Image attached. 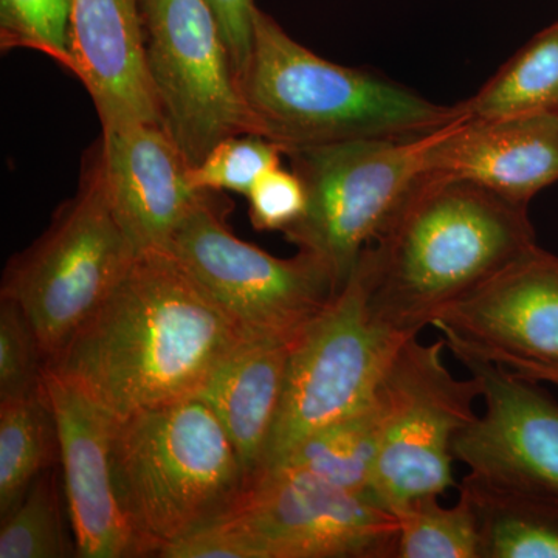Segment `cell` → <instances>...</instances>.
Wrapping results in <instances>:
<instances>
[{
	"label": "cell",
	"instance_id": "obj_1",
	"mask_svg": "<svg viewBox=\"0 0 558 558\" xmlns=\"http://www.w3.org/2000/svg\"><path fill=\"white\" fill-rule=\"evenodd\" d=\"M242 340L179 260L154 250L138 255L47 366L124 418L196 399Z\"/></svg>",
	"mask_w": 558,
	"mask_h": 558
},
{
	"label": "cell",
	"instance_id": "obj_2",
	"mask_svg": "<svg viewBox=\"0 0 558 558\" xmlns=\"http://www.w3.org/2000/svg\"><path fill=\"white\" fill-rule=\"evenodd\" d=\"M535 245L526 205L424 175L360 256L369 317L399 339L418 337Z\"/></svg>",
	"mask_w": 558,
	"mask_h": 558
},
{
	"label": "cell",
	"instance_id": "obj_3",
	"mask_svg": "<svg viewBox=\"0 0 558 558\" xmlns=\"http://www.w3.org/2000/svg\"><path fill=\"white\" fill-rule=\"evenodd\" d=\"M253 134L290 150L432 134L464 113L368 70L325 60L256 7L241 78Z\"/></svg>",
	"mask_w": 558,
	"mask_h": 558
},
{
	"label": "cell",
	"instance_id": "obj_4",
	"mask_svg": "<svg viewBox=\"0 0 558 558\" xmlns=\"http://www.w3.org/2000/svg\"><path fill=\"white\" fill-rule=\"evenodd\" d=\"M112 473L142 557L222 519L248 488L229 435L199 399L117 417Z\"/></svg>",
	"mask_w": 558,
	"mask_h": 558
},
{
	"label": "cell",
	"instance_id": "obj_5",
	"mask_svg": "<svg viewBox=\"0 0 558 558\" xmlns=\"http://www.w3.org/2000/svg\"><path fill=\"white\" fill-rule=\"evenodd\" d=\"M137 258L110 205L97 142L84 156L75 196L58 208L39 240L7 264L0 296L24 311L51 359Z\"/></svg>",
	"mask_w": 558,
	"mask_h": 558
},
{
	"label": "cell",
	"instance_id": "obj_6",
	"mask_svg": "<svg viewBox=\"0 0 558 558\" xmlns=\"http://www.w3.org/2000/svg\"><path fill=\"white\" fill-rule=\"evenodd\" d=\"M439 131L290 150L286 157L306 186L307 205L286 240L322 259L343 289L363 250L424 178Z\"/></svg>",
	"mask_w": 558,
	"mask_h": 558
},
{
	"label": "cell",
	"instance_id": "obj_7",
	"mask_svg": "<svg viewBox=\"0 0 558 558\" xmlns=\"http://www.w3.org/2000/svg\"><path fill=\"white\" fill-rule=\"evenodd\" d=\"M205 191L167 252L207 290L247 340L295 341L340 292L311 253L277 258L227 226V204Z\"/></svg>",
	"mask_w": 558,
	"mask_h": 558
},
{
	"label": "cell",
	"instance_id": "obj_8",
	"mask_svg": "<svg viewBox=\"0 0 558 558\" xmlns=\"http://www.w3.org/2000/svg\"><path fill=\"white\" fill-rule=\"evenodd\" d=\"M446 340L407 339L377 387L384 435L371 497L391 510L457 486L453 444L478 414L480 380L457 379L444 363Z\"/></svg>",
	"mask_w": 558,
	"mask_h": 558
},
{
	"label": "cell",
	"instance_id": "obj_9",
	"mask_svg": "<svg viewBox=\"0 0 558 558\" xmlns=\"http://www.w3.org/2000/svg\"><path fill=\"white\" fill-rule=\"evenodd\" d=\"M405 340L371 319L365 284L355 267L336 299L293 341L263 475L312 433L373 398Z\"/></svg>",
	"mask_w": 558,
	"mask_h": 558
},
{
	"label": "cell",
	"instance_id": "obj_10",
	"mask_svg": "<svg viewBox=\"0 0 558 558\" xmlns=\"http://www.w3.org/2000/svg\"><path fill=\"white\" fill-rule=\"evenodd\" d=\"M161 124L199 165L223 138L252 132L240 78L207 0H138Z\"/></svg>",
	"mask_w": 558,
	"mask_h": 558
},
{
	"label": "cell",
	"instance_id": "obj_11",
	"mask_svg": "<svg viewBox=\"0 0 558 558\" xmlns=\"http://www.w3.org/2000/svg\"><path fill=\"white\" fill-rule=\"evenodd\" d=\"M215 523L247 558H396L398 548L391 510L289 468L264 473Z\"/></svg>",
	"mask_w": 558,
	"mask_h": 558
},
{
	"label": "cell",
	"instance_id": "obj_12",
	"mask_svg": "<svg viewBox=\"0 0 558 558\" xmlns=\"http://www.w3.org/2000/svg\"><path fill=\"white\" fill-rule=\"evenodd\" d=\"M440 337L483 388L484 413L454 439V459L484 478L558 495L557 400L538 381Z\"/></svg>",
	"mask_w": 558,
	"mask_h": 558
},
{
	"label": "cell",
	"instance_id": "obj_13",
	"mask_svg": "<svg viewBox=\"0 0 558 558\" xmlns=\"http://www.w3.org/2000/svg\"><path fill=\"white\" fill-rule=\"evenodd\" d=\"M44 389L57 422L76 556L142 557L113 484L112 439L117 417L49 366L44 371Z\"/></svg>",
	"mask_w": 558,
	"mask_h": 558
},
{
	"label": "cell",
	"instance_id": "obj_14",
	"mask_svg": "<svg viewBox=\"0 0 558 558\" xmlns=\"http://www.w3.org/2000/svg\"><path fill=\"white\" fill-rule=\"evenodd\" d=\"M481 355L558 368V256L535 245L435 322Z\"/></svg>",
	"mask_w": 558,
	"mask_h": 558
},
{
	"label": "cell",
	"instance_id": "obj_15",
	"mask_svg": "<svg viewBox=\"0 0 558 558\" xmlns=\"http://www.w3.org/2000/svg\"><path fill=\"white\" fill-rule=\"evenodd\" d=\"M425 178L473 183L529 207L558 182V112L476 119L464 110L440 128Z\"/></svg>",
	"mask_w": 558,
	"mask_h": 558
},
{
	"label": "cell",
	"instance_id": "obj_16",
	"mask_svg": "<svg viewBox=\"0 0 558 558\" xmlns=\"http://www.w3.org/2000/svg\"><path fill=\"white\" fill-rule=\"evenodd\" d=\"M98 142L110 205L138 255L167 250L205 193L185 154L161 124L102 131Z\"/></svg>",
	"mask_w": 558,
	"mask_h": 558
},
{
	"label": "cell",
	"instance_id": "obj_17",
	"mask_svg": "<svg viewBox=\"0 0 558 558\" xmlns=\"http://www.w3.org/2000/svg\"><path fill=\"white\" fill-rule=\"evenodd\" d=\"M69 46L70 73L89 94L102 131L161 124L138 0H72Z\"/></svg>",
	"mask_w": 558,
	"mask_h": 558
},
{
	"label": "cell",
	"instance_id": "obj_18",
	"mask_svg": "<svg viewBox=\"0 0 558 558\" xmlns=\"http://www.w3.org/2000/svg\"><path fill=\"white\" fill-rule=\"evenodd\" d=\"M293 341L242 340L213 371L196 399L219 418L248 487L263 475Z\"/></svg>",
	"mask_w": 558,
	"mask_h": 558
},
{
	"label": "cell",
	"instance_id": "obj_19",
	"mask_svg": "<svg viewBox=\"0 0 558 558\" xmlns=\"http://www.w3.org/2000/svg\"><path fill=\"white\" fill-rule=\"evenodd\" d=\"M475 510L481 558H558V495L469 472L459 484Z\"/></svg>",
	"mask_w": 558,
	"mask_h": 558
},
{
	"label": "cell",
	"instance_id": "obj_20",
	"mask_svg": "<svg viewBox=\"0 0 558 558\" xmlns=\"http://www.w3.org/2000/svg\"><path fill=\"white\" fill-rule=\"evenodd\" d=\"M381 435L384 407L376 389L357 410L307 436L275 469L304 470L333 486L371 495Z\"/></svg>",
	"mask_w": 558,
	"mask_h": 558
},
{
	"label": "cell",
	"instance_id": "obj_21",
	"mask_svg": "<svg viewBox=\"0 0 558 558\" xmlns=\"http://www.w3.org/2000/svg\"><path fill=\"white\" fill-rule=\"evenodd\" d=\"M60 461L57 422L46 389L0 400V513L16 508L35 480Z\"/></svg>",
	"mask_w": 558,
	"mask_h": 558
},
{
	"label": "cell",
	"instance_id": "obj_22",
	"mask_svg": "<svg viewBox=\"0 0 558 558\" xmlns=\"http://www.w3.org/2000/svg\"><path fill=\"white\" fill-rule=\"evenodd\" d=\"M461 105L476 119L558 112V22L529 40Z\"/></svg>",
	"mask_w": 558,
	"mask_h": 558
},
{
	"label": "cell",
	"instance_id": "obj_23",
	"mask_svg": "<svg viewBox=\"0 0 558 558\" xmlns=\"http://www.w3.org/2000/svg\"><path fill=\"white\" fill-rule=\"evenodd\" d=\"M399 520L396 558H481L475 510L459 494L444 508L439 495L413 499L395 510Z\"/></svg>",
	"mask_w": 558,
	"mask_h": 558
},
{
	"label": "cell",
	"instance_id": "obj_24",
	"mask_svg": "<svg viewBox=\"0 0 558 558\" xmlns=\"http://www.w3.org/2000/svg\"><path fill=\"white\" fill-rule=\"evenodd\" d=\"M69 554L57 480L47 470L3 517L0 558H62Z\"/></svg>",
	"mask_w": 558,
	"mask_h": 558
},
{
	"label": "cell",
	"instance_id": "obj_25",
	"mask_svg": "<svg viewBox=\"0 0 558 558\" xmlns=\"http://www.w3.org/2000/svg\"><path fill=\"white\" fill-rule=\"evenodd\" d=\"M282 156L284 149L264 135L253 132L230 135L191 168V182L199 191H230L247 197L266 172L281 167Z\"/></svg>",
	"mask_w": 558,
	"mask_h": 558
},
{
	"label": "cell",
	"instance_id": "obj_26",
	"mask_svg": "<svg viewBox=\"0 0 558 558\" xmlns=\"http://www.w3.org/2000/svg\"><path fill=\"white\" fill-rule=\"evenodd\" d=\"M72 0H0V47L35 50L72 70Z\"/></svg>",
	"mask_w": 558,
	"mask_h": 558
},
{
	"label": "cell",
	"instance_id": "obj_27",
	"mask_svg": "<svg viewBox=\"0 0 558 558\" xmlns=\"http://www.w3.org/2000/svg\"><path fill=\"white\" fill-rule=\"evenodd\" d=\"M46 351L14 301L0 300V400L21 399L43 389Z\"/></svg>",
	"mask_w": 558,
	"mask_h": 558
},
{
	"label": "cell",
	"instance_id": "obj_28",
	"mask_svg": "<svg viewBox=\"0 0 558 558\" xmlns=\"http://www.w3.org/2000/svg\"><path fill=\"white\" fill-rule=\"evenodd\" d=\"M250 220L259 231H282L306 211L307 191L295 171L274 168L255 183L248 196Z\"/></svg>",
	"mask_w": 558,
	"mask_h": 558
},
{
	"label": "cell",
	"instance_id": "obj_29",
	"mask_svg": "<svg viewBox=\"0 0 558 558\" xmlns=\"http://www.w3.org/2000/svg\"><path fill=\"white\" fill-rule=\"evenodd\" d=\"M207 2L219 22L241 83L248 64L250 51H252L255 2L253 0H207Z\"/></svg>",
	"mask_w": 558,
	"mask_h": 558
},
{
	"label": "cell",
	"instance_id": "obj_30",
	"mask_svg": "<svg viewBox=\"0 0 558 558\" xmlns=\"http://www.w3.org/2000/svg\"><path fill=\"white\" fill-rule=\"evenodd\" d=\"M483 357H486V355H483ZM486 359L498 363V365L506 366V368L513 371L515 374H520V376L538 381V384L546 381V384L556 385V387H558V368H556V366L543 365V363L513 357V355H492V357Z\"/></svg>",
	"mask_w": 558,
	"mask_h": 558
}]
</instances>
